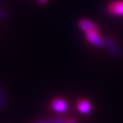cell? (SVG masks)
Wrapping results in <instances>:
<instances>
[{
  "instance_id": "3",
  "label": "cell",
  "mask_w": 123,
  "mask_h": 123,
  "mask_svg": "<svg viewBox=\"0 0 123 123\" xmlns=\"http://www.w3.org/2000/svg\"><path fill=\"white\" fill-rule=\"evenodd\" d=\"M51 109L57 114H65L69 110V104L65 99L57 98L51 102Z\"/></svg>"
},
{
  "instance_id": "4",
  "label": "cell",
  "mask_w": 123,
  "mask_h": 123,
  "mask_svg": "<svg viewBox=\"0 0 123 123\" xmlns=\"http://www.w3.org/2000/svg\"><path fill=\"white\" fill-rule=\"evenodd\" d=\"M99 32L85 34V39L89 44L95 47H104L105 46V39L98 34Z\"/></svg>"
},
{
  "instance_id": "7",
  "label": "cell",
  "mask_w": 123,
  "mask_h": 123,
  "mask_svg": "<svg viewBox=\"0 0 123 123\" xmlns=\"http://www.w3.org/2000/svg\"><path fill=\"white\" fill-rule=\"evenodd\" d=\"M33 123H67V119H65V118H50V119H42V120L34 121Z\"/></svg>"
},
{
  "instance_id": "11",
  "label": "cell",
  "mask_w": 123,
  "mask_h": 123,
  "mask_svg": "<svg viewBox=\"0 0 123 123\" xmlns=\"http://www.w3.org/2000/svg\"><path fill=\"white\" fill-rule=\"evenodd\" d=\"M4 17H5V13L3 12V11H2L1 9H0V18H3Z\"/></svg>"
},
{
  "instance_id": "5",
  "label": "cell",
  "mask_w": 123,
  "mask_h": 123,
  "mask_svg": "<svg viewBox=\"0 0 123 123\" xmlns=\"http://www.w3.org/2000/svg\"><path fill=\"white\" fill-rule=\"evenodd\" d=\"M105 46L107 49L109 50V52L114 56H119L121 55V49L119 47V45L117 44L116 40L112 38L111 36H108L105 39Z\"/></svg>"
},
{
  "instance_id": "9",
  "label": "cell",
  "mask_w": 123,
  "mask_h": 123,
  "mask_svg": "<svg viewBox=\"0 0 123 123\" xmlns=\"http://www.w3.org/2000/svg\"><path fill=\"white\" fill-rule=\"evenodd\" d=\"M67 123H77V122L74 118H71V119H69V120H67Z\"/></svg>"
},
{
  "instance_id": "6",
  "label": "cell",
  "mask_w": 123,
  "mask_h": 123,
  "mask_svg": "<svg viewBox=\"0 0 123 123\" xmlns=\"http://www.w3.org/2000/svg\"><path fill=\"white\" fill-rule=\"evenodd\" d=\"M77 110L79 111L80 114L82 115H88L89 113H91L92 111V106H91V103L87 99H84L81 98L77 102Z\"/></svg>"
},
{
  "instance_id": "8",
  "label": "cell",
  "mask_w": 123,
  "mask_h": 123,
  "mask_svg": "<svg viewBox=\"0 0 123 123\" xmlns=\"http://www.w3.org/2000/svg\"><path fill=\"white\" fill-rule=\"evenodd\" d=\"M5 95H4V92H3V90L0 88V108H3L5 106Z\"/></svg>"
},
{
  "instance_id": "1",
  "label": "cell",
  "mask_w": 123,
  "mask_h": 123,
  "mask_svg": "<svg viewBox=\"0 0 123 123\" xmlns=\"http://www.w3.org/2000/svg\"><path fill=\"white\" fill-rule=\"evenodd\" d=\"M78 27H79V29L85 34L99 32V29L97 26V24L90 20H87V18H81V20H79Z\"/></svg>"
},
{
  "instance_id": "2",
  "label": "cell",
  "mask_w": 123,
  "mask_h": 123,
  "mask_svg": "<svg viewBox=\"0 0 123 123\" xmlns=\"http://www.w3.org/2000/svg\"><path fill=\"white\" fill-rule=\"evenodd\" d=\"M107 11L113 17H123V0L110 2L107 6Z\"/></svg>"
},
{
  "instance_id": "10",
  "label": "cell",
  "mask_w": 123,
  "mask_h": 123,
  "mask_svg": "<svg viewBox=\"0 0 123 123\" xmlns=\"http://www.w3.org/2000/svg\"><path fill=\"white\" fill-rule=\"evenodd\" d=\"M38 2H39L40 4H46V3L48 2V0H38Z\"/></svg>"
}]
</instances>
